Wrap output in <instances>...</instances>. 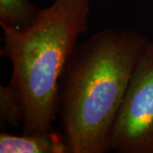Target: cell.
<instances>
[{"label":"cell","mask_w":153,"mask_h":153,"mask_svg":"<svg viewBox=\"0 0 153 153\" xmlns=\"http://www.w3.org/2000/svg\"><path fill=\"white\" fill-rule=\"evenodd\" d=\"M149 42L131 29L106 28L77 43L59 88V116L69 153L110 152L117 116Z\"/></svg>","instance_id":"obj_1"},{"label":"cell","mask_w":153,"mask_h":153,"mask_svg":"<svg viewBox=\"0 0 153 153\" xmlns=\"http://www.w3.org/2000/svg\"><path fill=\"white\" fill-rule=\"evenodd\" d=\"M88 0L41 9L37 22L25 31L2 28V57L12 66L10 82L23 107L22 134L52 130L59 115L60 80L67 60L86 33Z\"/></svg>","instance_id":"obj_2"},{"label":"cell","mask_w":153,"mask_h":153,"mask_svg":"<svg viewBox=\"0 0 153 153\" xmlns=\"http://www.w3.org/2000/svg\"><path fill=\"white\" fill-rule=\"evenodd\" d=\"M110 152L153 153V42L133 73L112 128Z\"/></svg>","instance_id":"obj_3"},{"label":"cell","mask_w":153,"mask_h":153,"mask_svg":"<svg viewBox=\"0 0 153 153\" xmlns=\"http://www.w3.org/2000/svg\"><path fill=\"white\" fill-rule=\"evenodd\" d=\"M1 153H69L63 134L52 130L43 134L15 135L0 134Z\"/></svg>","instance_id":"obj_4"},{"label":"cell","mask_w":153,"mask_h":153,"mask_svg":"<svg viewBox=\"0 0 153 153\" xmlns=\"http://www.w3.org/2000/svg\"><path fill=\"white\" fill-rule=\"evenodd\" d=\"M40 11L30 0H0V26L25 31L37 22Z\"/></svg>","instance_id":"obj_5"},{"label":"cell","mask_w":153,"mask_h":153,"mask_svg":"<svg viewBox=\"0 0 153 153\" xmlns=\"http://www.w3.org/2000/svg\"><path fill=\"white\" fill-rule=\"evenodd\" d=\"M23 107L13 88L7 84L0 87V125L1 129L22 125Z\"/></svg>","instance_id":"obj_6"},{"label":"cell","mask_w":153,"mask_h":153,"mask_svg":"<svg viewBox=\"0 0 153 153\" xmlns=\"http://www.w3.org/2000/svg\"><path fill=\"white\" fill-rule=\"evenodd\" d=\"M74 1H77V0H55L54 4L56 5H66Z\"/></svg>","instance_id":"obj_7"}]
</instances>
